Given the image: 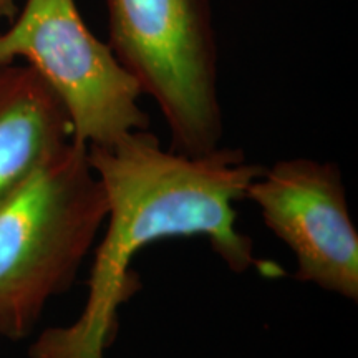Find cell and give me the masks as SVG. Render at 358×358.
<instances>
[{
    "label": "cell",
    "instance_id": "6",
    "mask_svg": "<svg viewBox=\"0 0 358 358\" xmlns=\"http://www.w3.org/2000/svg\"><path fill=\"white\" fill-rule=\"evenodd\" d=\"M73 140L64 103L30 65L0 66V199Z\"/></svg>",
    "mask_w": 358,
    "mask_h": 358
},
{
    "label": "cell",
    "instance_id": "5",
    "mask_svg": "<svg viewBox=\"0 0 358 358\" xmlns=\"http://www.w3.org/2000/svg\"><path fill=\"white\" fill-rule=\"evenodd\" d=\"M245 199L292 252L295 279L358 301V232L337 164L277 161L250 182Z\"/></svg>",
    "mask_w": 358,
    "mask_h": 358
},
{
    "label": "cell",
    "instance_id": "3",
    "mask_svg": "<svg viewBox=\"0 0 358 358\" xmlns=\"http://www.w3.org/2000/svg\"><path fill=\"white\" fill-rule=\"evenodd\" d=\"M108 43L141 95L153 98L171 150L201 156L221 146L217 38L209 0H105Z\"/></svg>",
    "mask_w": 358,
    "mask_h": 358
},
{
    "label": "cell",
    "instance_id": "1",
    "mask_svg": "<svg viewBox=\"0 0 358 358\" xmlns=\"http://www.w3.org/2000/svg\"><path fill=\"white\" fill-rule=\"evenodd\" d=\"M106 201L105 231L93 254L88 297L73 324L43 330L30 358H105L118 334V312L140 289L134 254L171 237H206L229 271L256 267L279 277L274 262L257 261L249 236L237 227V201L264 166L243 150L219 146L189 156L163 150L156 134L133 131L108 146H88Z\"/></svg>",
    "mask_w": 358,
    "mask_h": 358
},
{
    "label": "cell",
    "instance_id": "2",
    "mask_svg": "<svg viewBox=\"0 0 358 358\" xmlns=\"http://www.w3.org/2000/svg\"><path fill=\"white\" fill-rule=\"evenodd\" d=\"M106 213L88 146L75 138L0 199V338L29 337L75 284Z\"/></svg>",
    "mask_w": 358,
    "mask_h": 358
},
{
    "label": "cell",
    "instance_id": "7",
    "mask_svg": "<svg viewBox=\"0 0 358 358\" xmlns=\"http://www.w3.org/2000/svg\"><path fill=\"white\" fill-rule=\"evenodd\" d=\"M15 13V0H0V20H10Z\"/></svg>",
    "mask_w": 358,
    "mask_h": 358
},
{
    "label": "cell",
    "instance_id": "4",
    "mask_svg": "<svg viewBox=\"0 0 358 358\" xmlns=\"http://www.w3.org/2000/svg\"><path fill=\"white\" fill-rule=\"evenodd\" d=\"M24 58L64 103L73 138L108 146L148 129L141 90L110 45L93 35L75 0H25L0 32V66Z\"/></svg>",
    "mask_w": 358,
    "mask_h": 358
}]
</instances>
